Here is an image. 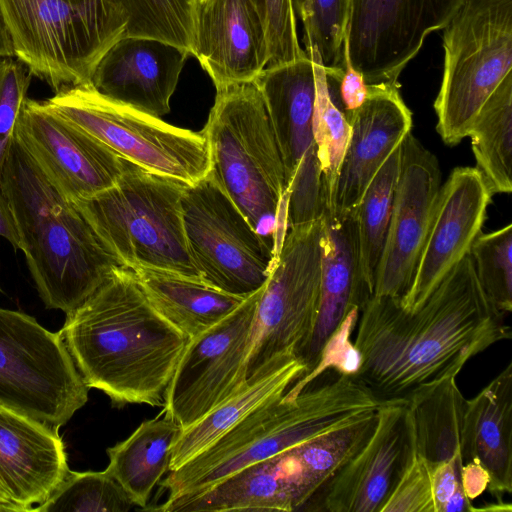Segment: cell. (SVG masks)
<instances>
[{"label":"cell","instance_id":"d590c367","mask_svg":"<svg viewBox=\"0 0 512 512\" xmlns=\"http://www.w3.org/2000/svg\"><path fill=\"white\" fill-rule=\"evenodd\" d=\"M303 26L305 52L314 49L324 67L342 64L349 0H292Z\"/></svg>","mask_w":512,"mask_h":512},{"label":"cell","instance_id":"f35d334b","mask_svg":"<svg viewBox=\"0 0 512 512\" xmlns=\"http://www.w3.org/2000/svg\"><path fill=\"white\" fill-rule=\"evenodd\" d=\"M381 512H435L432 464L415 449L414 443L407 464Z\"/></svg>","mask_w":512,"mask_h":512},{"label":"cell","instance_id":"bcb514c9","mask_svg":"<svg viewBox=\"0 0 512 512\" xmlns=\"http://www.w3.org/2000/svg\"><path fill=\"white\" fill-rule=\"evenodd\" d=\"M0 503H9V504H13L11 502H9L1 493H0ZM15 505V504H14Z\"/></svg>","mask_w":512,"mask_h":512},{"label":"cell","instance_id":"603a6c76","mask_svg":"<svg viewBox=\"0 0 512 512\" xmlns=\"http://www.w3.org/2000/svg\"><path fill=\"white\" fill-rule=\"evenodd\" d=\"M68 471L58 429L0 405V493L9 502L33 511Z\"/></svg>","mask_w":512,"mask_h":512},{"label":"cell","instance_id":"4316f807","mask_svg":"<svg viewBox=\"0 0 512 512\" xmlns=\"http://www.w3.org/2000/svg\"><path fill=\"white\" fill-rule=\"evenodd\" d=\"M306 371L305 363L294 355L265 374L246 381L227 400L180 430L169 452V471L205 450L261 404L283 395Z\"/></svg>","mask_w":512,"mask_h":512},{"label":"cell","instance_id":"ba28073f","mask_svg":"<svg viewBox=\"0 0 512 512\" xmlns=\"http://www.w3.org/2000/svg\"><path fill=\"white\" fill-rule=\"evenodd\" d=\"M443 29L444 69L434 110L438 134L454 146L512 74V0H463Z\"/></svg>","mask_w":512,"mask_h":512},{"label":"cell","instance_id":"cb8c5ba5","mask_svg":"<svg viewBox=\"0 0 512 512\" xmlns=\"http://www.w3.org/2000/svg\"><path fill=\"white\" fill-rule=\"evenodd\" d=\"M325 245L320 306L317 321L305 346L296 354L312 371L323 348L347 315L359 311L373 296L362 272L356 222L352 213H324ZM303 375V376H304Z\"/></svg>","mask_w":512,"mask_h":512},{"label":"cell","instance_id":"f6af8a7d","mask_svg":"<svg viewBox=\"0 0 512 512\" xmlns=\"http://www.w3.org/2000/svg\"><path fill=\"white\" fill-rule=\"evenodd\" d=\"M0 511H19V512H23L24 510L17 506V505H14V504H9V503H0Z\"/></svg>","mask_w":512,"mask_h":512},{"label":"cell","instance_id":"b9f144b4","mask_svg":"<svg viewBox=\"0 0 512 512\" xmlns=\"http://www.w3.org/2000/svg\"><path fill=\"white\" fill-rule=\"evenodd\" d=\"M461 481L467 498L471 500L487 489L489 476L479 464L467 463L462 465Z\"/></svg>","mask_w":512,"mask_h":512},{"label":"cell","instance_id":"ffe728a7","mask_svg":"<svg viewBox=\"0 0 512 512\" xmlns=\"http://www.w3.org/2000/svg\"><path fill=\"white\" fill-rule=\"evenodd\" d=\"M400 84H369L367 100L348 117L351 126L333 201L324 213H352L380 167L411 132L412 113Z\"/></svg>","mask_w":512,"mask_h":512},{"label":"cell","instance_id":"60d3db41","mask_svg":"<svg viewBox=\"0 0 512 512\" xmlns=\"http://www.w3.org/2000/svg\"><path fill=\"white\" fill-rule=\"evenodd\" d=\"M359 310H352L336 332L326 343L316 367L295 381L285 392L288 397H295L311 382L319 378L327 370H335L340 374L355 375L360 366V354L350 335L356 328Z\"/></svg>","mask_w":512,"mask_h":512},{"label":"cell","instance_id":"74e56055","mask_svg":"<svg viewBox=\"0 0 512 512\" xmlns=\"http://www.w3.org/2000/svg\"><path fill=\"white\" fill-rule=\"evenodd\" d=\"M263 22L269 61L267 67L306 56L298 33L292 0H251Z\"/></svg>","mask_w":512,"mask_h":512},{"label":"cell","instance_id":"836d02e7","mask_svg":"<svg viewBox=\"0 0 512 512\" xmlns=\"http://www.w3.org/2000/svg\"><path fill=\"white\" fill-rule=\"evenodd\" d=\"M306 54L313 61L315 72L313 134L322 172L325 212L332 205L341 163L351 135V126L330 95L319 53L312 49Z\"/></svg>","mask_w":512,"mask_h":512},{"label":"cell","instance_id":"52a82bcc","mask_svg":"<svg viewBox=\"0 0 512 512\" xmlns=\"http://www.w3.org/2000/svg\"><path fill=\"white\" fill-rule=\"evenodd\" d=\"M0 11L14 57L54 93L90 83L128 23L114 0H0Z\"/></svg>","mask_w":512,"mask_h":512},{"label":"cell","instance_id":"d4e9b609","mask_svg":"<svg viewBox=\"0 0 512 512\" xmlns=\"http://www.w3.org/2000/svg\"><path fill=\"white\" fill-rule=\"evenodd\" d=\"M462 464H479L494 497L512 491V362L465 401L460 437Z\"/></svg>","mask_w":512,"mask_h":512},{"label":"cell","instance_id":"484cf974","mask_svg":"<svg viewBox=\"0 0 512 512\" xmlns=\"http://www.w3.org/2000/svg\"><path fill=\"white\" fill-rule=\"evenodd\" d=\"M162 512L296 510L282 454L249 465L199 493L165 500Z\"/></svg>","mask_w":512,"mask_h":512},{"label":"cell","instance_id":"5bb4252c","mask_svg":"<svg viewBox=\"0 0 512 512\" xmlns=\"http://www.w3.org/2000/svg\"><path fill=\"white\" fill-rule=\"evenodd\" d=\"M261 288L221 321L189 339L164 402L165 416L181 430L196 423L245 384L244 371Z\"/></svg>","mask_w":512,"mask_h":512},{"label":"cell","instance_id":"8992f818","mask_svg":"<svg viewBox=\"0 0 512 512\" xmlns=\"http://www.w3.org/2000/svg\"><path fill=\"white\" fill-rule=\"evenodd\" d=\"M187 185L124 159V169L112 187L72 202L126 267L202 280L183 227L181 198Z\"/></svg>","mask_w":512,"mask_h":512},{"label":"cell","instance_id":"f1b7e54d","mask_svg":"<svg viewBox=\"0 0 512 512\" xmlns=\"http://www.w3.org/2000/svg\"><path fill=\"white\" fill-rule=\"evenodd\" d=\"M377 423V411L309 439L285 452L297 509L312 500L364 446Z\"/></svg>","mask_w":512,"mask_h":512},{"label":"cell","instance_id":"e0dca14e","mask_svg":"<svg viewBox=\"0 0 512 512\" xmlns=\"http://www.w3.org/2000/svg\"><path fill=\"white\" fill-rule=\"evenodd\" d=\"M441 187L438 159L411 132L400 144V168L373 296L408 291Z\"/></svg>","mask_w":512,"mask_h":512},{"label":"cell","instance_id":"e575fe53","mask_svg":"<svg viewBox=\"0 0 512 512\" xmlns=\"http://www.w3.org/2000/svg\"><path fill=\"white\" fill-rule=\"evenodd\" d=\"M133 501L106 471H68L49 498L33 508L40 512H128Z\"/></svg>","mask_w":512,"mask_h":512},{"label":"cell","instance_id":"8d00e7d4","mask_svg":"<svg viewBox=\"0 0 512 512\" xmlns=\"http://www.w3.org/2000/svg\"><path fill=\"white\" fill-rule=\"evenodd\" d=\"M470 255L477 279L490 301L502 313L512 310V225L480 232Z\"/></svg>","mask_w":512,"mask_h":512},{"label":"cell","instance_id":"7bdbcfd3","mask_svg":"<svg viewBox=\"0 0 512 512\" xmlns=\"http://www.w3.org/2000/svg\"><path fill=\"white\" fill-rule=\"evenodd\" d=\"M0 237L5 239L12 248L16 250H21V240L20 235L16 226L15 219L11 212V209L0 191ZM0 293H3V290L0 286Z\"/></svg>","mask_w":512,"mask_h":512},{"label":"cell","instance_id":"4dcf8cb0","mask_svg":"<svg viewBox=\"0 0 512 512\" xmlns=\"http://www.w3.org/2000/svg\"><path fill=\"white\" fill-rule=\"evenodd\" d=\"M465 401L456 377L409 400L414 447L432 465L448 461L462 464L460 437Z\"/></svg>","mask_w":512,"mask_h":512},{"label":"cell","instance_id":"2e32d148","mask_svg":"<svg viewBox=\"0 0 512 512\" xmlns=\"http://www.w3.org/2000/svg\"><path fill=\"white\" fill-rule=\"evenodd\" d=\"M14 137L68 201L90 198L112 187L124 169L123 158L39 100L26 98Z\"/></svg>","mask_w":512,"mask_h":512},{"label":"cell","instance_id":"5b68a950","mask_svg":"<svg viewBox=\"0 0 512 512\" xmlns=\"http://www.w3.org/2000/svg\"><path fill=\"white\" fill-rule=\"evenodd\" d=\"M216 91L201 131L209 147L210 172L275 256L286 184L263 97L254 82Z\"/></svg>","mask_w":512,"mask_h":512},{"label":"cell","instance_id":"8fae6325","mask_svg":"<svg viewBox=\"0 0 512 512\" xmlns=\"http://www.w3.org/2000/svg\"><path fill=\"white\" fill-rule=\"evenodd\" d=\"M88 391L59 332L0 308V405L59 429L86 404Z\"/></svg>","mask_w":512,"mask_h":512},{"label":"cell","instance_id":"83f0119b","mask_svg":"<svg viewBox=\"0 0 512 512\" xmlns=\"http://www.w3.org/2000/svg\"><path fill=\"white\" fill-rule=\"evenodd\" d=\"M132 270L154 308L189 339L221 321L246 298L171 272Z\"/></svg>","mask_w":512,"mask_h":512},{"label":"cell","instance_id":"ac0fdd59","mask_svg":"<svg viewBox=\"0 0 512 512\" xmlns=\"http://www.w3.org/2000/svg\"><path fill=\"white\" fill-rule=\"evenodd\" d=\"M492 196L476 167L452 170L440 187L411 285L400 299L405 310H417L470 251L482 231Z\"/></svg>","mask_w":512,"mask_h":512},{"label":"cell","instance_id":"7402d4cb","mask_svg":"<svg viewBox=\"0 0 512 512\" xmlns=\"http://www.w3.org/2000/svg\"><path fill=\"white\" fill-rule=\"evenodd\" d=\"M192 55L216 90L253 82L267 67L269 51L251 0H198Z\"/></svg>","mask_w":512,"mask_h":512},{"label":"cell","instance_id":"44dd1931","mask_svg":"<svg viewBox=\"0 0 512 512\" xmlns=\"http://www.w3.org/2000/svg\"><path fill=\"white\" fill-rule=\"evenodd\" d=\"M189 55L165 41L125 36L100 59L90 84L111 100L160 117L170 111V99Z\"/></svg>","mask_w":512,"mask_h":512},{"label":"cell","instance_id":"3957f363","mask_svg":"<svg viewBox=\"0 0 512 512\" xmlns=\"http://www.w3.org/2000/svg\"><path fill=\"white\" fill-rule=\"evenodd\" d=\"M21 250L47 309L70 313L118 268L126 267L72 201L49 183L13 138L0 175Z\"/></svg>","mask_w":512,"mask_h":512},{"label":"cell","instance_id":"1f68e13d","mask_svg":"<svg viewBox=\"0 0 512 512\" xmlns=\"http://www.w3.org/2000/svg\"><path fill=\"white\" fill-rule=\"evenodd\" d=\"M492 195L512 191V74L491 94L476 116L468 136Z\"/></svg>","mask_w":512,"mask_h":512},{"label":"cell","instance_id":"f546056e","mask_svg":"<svg viewBox=\"0 0 512 512\" xmlns=\"http://www.w3.org/2000/svg\"><path fill=\"white\" fill-rule=\"evenodd\" d=\"M180 430L166 416L154 418L142 422L127 439L107 449L106 471L134 505L146 510L153 488L169 471V452Z\"/></svg>","mask_w":512,"mask_h":512},{"label":"cell","instance_id":"ab89813d","mask_svg":"<svg viewBox=\"0 0 512 512\" xmlns=\"http://www.w3.org/2000/svg\"><path fill=\"white\" fill-rule=\"evenodd\" d=\"M32 77L16 57L0 59V175Z\"/></svg>","mask_w":512,"mask_h":512},{"label":"cell","instance_id":"7c38bea8","mask_svg":"<svg viewBox=\"0 0 512 512\" xmlns=\"http://www.w3.org/2000/svg\"><path fill=\"white\" fill-rule=\"evenodd\" d=\"M188 250L202 280L248 297L266 282L274 255L211 172L181 198Z\"/></svg>","mask_w":512,"mask_h":512},{"label":"cell","instance_id":"4fadbf2b","mask_svg":"<svg viewBox=\"0 0 512 512\" xmlns=\"http://www.w3.org/2000/svg\"><path fill=\"white\" fill-rule=\"evenodd\" d=\"M253 82L263 97L283 162L287 229L317 220L324 213V191L313 134V61L306 55L266 67Z\"/></svg>","mask_w":512,"mask_h":512},{"label":"cell","instance_id":"9c48e42d","mask_svg":"<svg viewBox=\"0 0 512 512\" xmlns=\"http://www.w3.org/2000/svg\"><path fill=\"white\" fill-rule=\"evenodd\" d=\"M323 217L289 227L261 288L245 381L296 355L313 333L320 306Z\"/></svg>","mask_w":512,"mask_h":512},{"label":"cell","instance_id":"d6986e66","mask_svg":"<svg viewBox=\"0 0 512 512\" xmlns=\"http://www.w3.org/2000/svg\"><path fill=\"white\" fill-rule=\"evenodd\" d=\"M413 448L409 401L385 403L364 446L316 494V510L381 512Z\"/></svg>","mask_w":512,"mask_h":512},{"label":"cell","instance_id":"7a4b0ae2","mask_svg":"<svg viewBox=\"0 0 512 512\" xmlns=\"http://www.w3.org/2000/svg\"><path fill=\"white\" fill-rule=\"evenodd\" d=\"M59 335L84 383L118 406L164 405L189 342L154 308L128 267L116 269L66 314Z\"/></svg>","mask_w":512,"mask_h":512},{"label":"cell","instance_id":"6da1fadb","mask_svg":"<svg viewBox=\"0 0 512 512\" xmlns=\"http://www.w3.org/2000/svg\"><path fill=\"white\" fill-rule=\"evenodd\" d=\"M356 328L355 376L384 403L409 401L456 377L470 358L512 336L483 291L470 252L417 310H405L400 298L372 296Z\"/></svg>","mask_w":512,"mask_h":512},{"label":"cell","instance_id":"d6a6232c","mask_svg":"<svg viewBox=\"0 0 512 512\" xmlns=\"http://www.w3.org/2000/svg\"><path fill=\"white\" fill-rule=\"evenodd\" d=\"M400 144L375 174L352 212L362 272L373 291L399 175Z\"/></svg>","mask_w":512,"mask_h":512},{"label":"cell","instance_id":"ee69618b","mask_svg":"<svg viewBox=\"0 0 512 512\" xmlns=\"http://www.w3.org/2000/svg\"><path fill=\"white\" fill-rule=\"evenodd\" d=\"M14 56L11 39L0 11V59Z\"/></svg>","mask_w":512,"mask_h":512},{"label":"cell","instance_id":"9a60e30c","mask_svg":"<svg viewBox=\"0 0 512 512\" xmlns=\"http://www.w3.org/2000/svg\"><path fill=\"white\" fill-rule=\"evenodd\" d=\"M463 0H349L344 42L366 83H397L427 36L443 29Z\"/></svg>","mask_w":512,"mask_h":512},{"label":"cell","instance_id":"30bf717a","mask_svg":"<svg viewBox=\"0 0 512 512\" xmlns=\"http://www.w3.org/2000/svg\"><path fill=\"white\" fill-rule=\"evenodd\" d=\"M42 102L121 158L147 171L188 185L211 171L208 143L201 133L111 100L90 83L62 89Z\"/></svg>","mask_w":512,"mask_h":512},{"label":"cell","instance_id":"277c9868","mask_svg":"<svg viewBox=\"0 0 512 512\" xmlns=\"http://www.w3.org/2000/svg\"><path fill=\"white\" fill-rule=\"evenodd\" d=\"M385 403L355 375L311 382L295 397L272 398L160 482L167 499L204 491L229 475L354 422Z\"/></svg>","mask_w":512,"mask_h":512}]
</instances>
